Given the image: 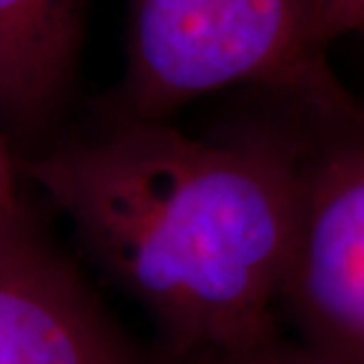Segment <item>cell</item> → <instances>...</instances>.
I'll use <instances>...</instances> for the list:
<instances>
[{"mask_svg":"<svg viewBox=\"0 0 364 364\" xmlns=\"http://www.w3.org/2000/svg\"><path fill=\"white\" fill-rule=\"evenodd\" d=\"M298 159L301 142L282 137L203 140L121 116L33 159L26 176L178 362L282 331Z\"/></svg>","mask_w":364,"mask_h":364,"instance_id":"6da1fadb","label":"cell"},{"mask_svg":"<svg viewBox=\"0 0 364 364\" xmlns=\"http://www.w3.org/2000/svg\"><path fill=\"white\" fill-rule=\"evenodd\" d=\"M326 50L317 0H128L121 116L168 121L199 97L253 85L319 121L362 119Z\"/></svg>","mask_w":364,"mask_h":364,"instance_id":"7a4b0ae2","label":"cell"},{"mask_svg":"<svg viewBox=\"0 0 364 364\" xmlns=\"http://www.w3.org/2000/svg\"><path fill=\"white\" fill-rule=\"evenodd\" d=\"M324 364H364V116L301 142L298 213L279 319Z\"/></svg>","mask_w":364,"mask_h":364,"instance_id":"3957f363","label":"cell"},{"mask_svg":"<svg viewBox=\"0 0 364 364\" xmlns=\"http://www.w3.org/2000/svg\"><path fill=\"white\" fill-rule=\"evenodd\" d=\"M0 364H171L114 322L33 215L0 220Z\"/></svg>","mask_w":364,"mask_h":364,"instance_id":"277c9868","label":"cell"},{"mask_svg":"<svg viewBox=\"0 0 364 364\" xmlns=\"http://www.w3.org/2000/svg\"><path fill=\"white\" fill-rule=\"evenodd\" d=\"M90 0H0V121L33 133L71 85Z\"/></svg>","mask_w":364,"mask_h":364,"instance_id":"5b68a950","label":"cell"},{"mask_svg":"<svg viewBox=\"0 0 364 364\" xmlns=\"http://www.w3.org/2000/svg\"><path fill=\"white\" fill-rule=\"evenodd\" d=\"M171 364H324L315 358L308 348H303L296 338L277 331L272 336L260 338L256 343L232 348V350L199 355V358L178 360Z\"/></svg>","mask_w":364,"mask_h":364,"instance_id":"8992f818","label":"cell"},{"mask_svg":"<svg viewBox=\"0 0 364 364\" xmlns=\"http://www.w3.org/2000/svg\"><path fill=\"white\" fill-rule=\"evenodd\" d=\"M319 33L326 46L364 28V0H317Z\"/></svg>","mask_w":364,"mask_h":364,"instance_id":"52a82bcc","label":"cell"},{"mask_svg":"<svg viewBox=\"0 0 364 364\" xmlns=\"http://www.w3.org/2000/svg\"><path fill=\"white\" fill-rule=\"evenodd\" d=\"M31 215L19 192L17 171L10 159L3 137H0V220H17V218Z\"/></svg>","mask_w":364,"mask_h":364,"instance_id":"ba28073f","label":"cell"}]
</instances>
